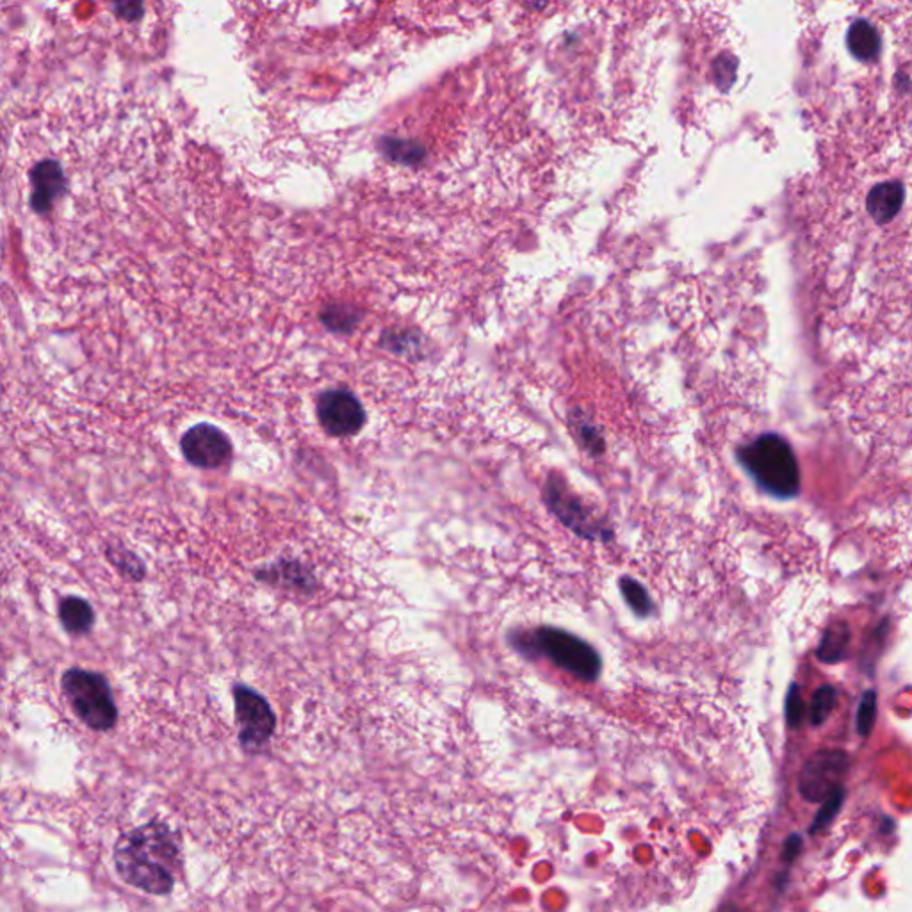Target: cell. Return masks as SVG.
Instances as JSON below:
<instances>
[{
	"mask_svg": "<svg viewBox=\"0 0 912 912\" xmlns=\"http://www.w3.org/2000/svg\"><path fill=\"white\" fill-rule=\"evenodd\" d=\"M318 419L328 435L350 437L362 430L366 412L355 394L344 389H330L318 398Z\"/></svg>",
	"mask_w": 912,
	"mask_h": 912,
	"instance_id": "52a82bcc",
	"label": "cell"
},
{
	"mask_svg": "<svg viewBox=\"0 0 912 912\" xmlns=\"http://www.w3.org/2000/svg\"><path fill=\"white\" fill-rule=\"evenodd\" d=\"M850 642H852V631L847 622H832L823 633L822 642L816 649V658L827 665L839 663L847 658Z\"/></svg>",
	"mask_w": 912,
	"mask_h": 912,
	"instance_id": "7c38bea8",
	"label": "cell"
},
{
	"mask_svg": "<svg viewBox=\"0 0 912 912\" xmlns=\"http://www.w3.org/2000/svg\"><path fill=\"white\" fill-rule=\"evenodd\" d=\"M804 715H806V706H804L802 692L797 683H791L788 693H786V702H784L786 724L790 729H798L804 720Z\"/></svg>",
	"mask_w": 912,
	"mask_h": 912,
	"instance_id": "d6986e66",
	"label": "cell"
},
{
	"mask_svg": "<svg viewBox=\"0 0 912 912\" xmlns=\"http://www.w3.org/2000/svg\"><path fill=\"white\" fill-rule=\"evenodd\" d=\"M63 692L75 715L93 731H111L118 720L111 686L106 677L84 668H70L63 676Z\"/></svg>",
	"mask_w": 912,
	"mask_h": 912,
	"instance_id": "277c9868",
	"label": "cell"
},
{
	"mask_svg": "<svg viewBox=\"0 0 912 912\" xmlns=\"http://www.w3.org/2000/svg\"><path fill=\"white\" fill-rule=\"evenodd\" d=\"M512 645L524 656L544 654L556 667L562 668L579 681L594 683L601 676L603 661L592 645L558 627H538L531 633H513Z\"/></svg>",
	"mask_w": 912,
	"mask_h": 912,
	"instance_id": "7a4b0ae2",
	"label": "cell"
},
{
	"mask_svg": "<svg viewBox=\"0 0 912 912\" xmlns=\"http://www.w3.org/2000/svg\"><path fill=\"white\" fill-rule=\"evenodd\" d=\"M65 186L63 171L52 161L41 163L33 170V196L31 202L36 211H49L57 195Z\"/></svg>",
	"mask_w": 912,
	"mask_h": 912,
	"instance_id": "30bf717a",
	"label": "cell"
},
{
	"mask_svg": "<svg viewBox=\"0 0 912 912\" xmlns=\"http://www.w3.org/2000/svg\"><path fill=\"white\" fill-rule=\"evenodd\" d=\"M847 43L848 49H850V52H852L857 59L868 61V59L879 56V33L875 31V27H872L868 22H864V20H859V22H855V24L850 27Z\"/></svg>",
	"mask_w": 912,
	"mask_h": 912,
	"instance_id": "4fadbf2b",
	"label": "cell"
},
{
	"mask_svg": "<svg viewBox=\"0 0 912 912\" xmlns=\"http://www.w3.org/2000/svg\"><path fill=\"white\" fill-rule=\"evenodd\" d=\"M179 845L166 823L150 822L127 831L114 845L116 872L148 895H168L175 884Z\"/></svg>",
	"mask_w": 912,
	"mask_h": 912,
	"instance_id": "6da1fadb",
	"label": "cell"
},
{
	"mask_svg": "<svg viewBox=\"0 0 912 912\" xmlns=\"http://www.w3.org/2000/svg\"><path fill=\"white\" fill-rule=\"evenodd\" d=\"M847 752L843 750H818L807 759L798 774V793L807 802H822L832 791L841 786L847 775Z\"/></svg>",
	"mask_w": 912,
	"mask_h": 912,
	"instance_id": "8992f818",
	"label": "cell"
},
{
	"mask_svg": "<svg viewBox=\"0 0 912 912\" xmlns=\"http://www.w3.org/2000/svg\"><path fill=\"white\" fill-rule=\"evenodd\" d=\"M59 622L70 635H86L95 624V611L81 597H65L59 603Z\"/></svg>",
	"mask_w": 912,
	"mask_h": 912,
	"instance_id": "8fae6325",
	"label": "cell"
},
{
	"mask_svg": "<svg viewBox=\"0 0 912 912\" xmlns=\"http://www.w3.org/2000/svg\"><path fill=\"white\" fill-rule=\"evenodd\" d=\"M823 804L820 807V811L816 813L815 820L811 823L809 827V834H818V832L827 829L834 818L838 816L839 811H841V806L845 802V788L843 786H838L836 790L832 791L829 797H825L822 800Z\"/></svg>",
	"mask_w": 912,
	"mask_h": 912,
	"instance_id": "2e32d148",
	"label": "cell"
},
{
	"mask_svg": "<svg viewBox=\"0 0 912 912\" xmlns=\"http://www.w3.org/2000/svg\"><path fill=\"white\" fill-rule=\"evenodd\" d=\"M836 702H838V690L832 684H823L820 688H816L811 697V704H809V713H807L811 725L820 727L825 724L836 708Z\"/></svg>",
	"mask_w": 912,
	"mask_h": 912,
	"instance_id": "5bb4252c",
	"label": "cell"
},
{
	"mask_svg": "<svg viewBox=\"0 0 912 912\" xmlns=\"http://www.w3.org/2000/svg\"><path fill=\"white\" fill-rule=\"evenodd\" d=\"M800 848H802V836L798 834H791L790 838L784 841V848H782V859L786 863H793L797 859L798 854H800Z\"/></svg>",
	"mask_w": 912,
	"mask_h": 912,
	"instance_id": "ffe728a7",
	"label": "cell"
},
{
	"mask_svg": "<svg viewBox=\"0 0 912 912\" xmlns=\"http://www.w3.org/2000/svg\"><path fill=\"white\" fill-rule=\"evenodd\" d=\"M620 592L624 595L627 606L635 611L638 617H649L651 615L652 610H654L651 595L636 579L627 578V576L620 579Z\"/></svg>",
	"mask_w": 912,
	"mask_h": 912,
	"instance_id": "9a60e30c",
	"label": "cell"
},
{
	"mask_svg": "<svg viewBox=\"0 0 912 912\" xmlns=\"http://www.w3.org/2000/svg\"><path fill=\"white\" fill-rule=\"evenodd\" d=\"M321 319H323L326 328H330L332 332L348 334L355 326L359 325L360 312L339 305V307L325 309V312L321 314Z\"/></svg>",
	"mask_w": 912,
	"mask_h": 912,
	"instance_id": "ac0fdd59",
	"label": "cell"
},
{
	"mask_svg": "<svg viewBox=\"0 0 912 912\" xmlns=\"http://www.w3.org/2000/svg\"><path fill=\"white\" fill-rule=\"evenodd\" d=\"M255 576L271 585L289 588L302 594H312L318 588L316 574L307 565L296 560H278L257 570Z\"/></svg>",
	"mask_w": 912,
	"mask_h": 912,
	"instance_id": "9c48e42d",
	"label": "cell"
},
{
	"mask_svg": "<svg viewBox=\"0 0 912 912\" xmlns=\"http://www.w3.org/2000/svg\"><path fill=\"white\" fill-rule=\"evenodd\" d=\"M743 469L759 489L779 499L795 497L800 490V469L790 444L777 433L759 435L740 449Z\"/></svg>",
	"mask_w": 912,
	"mask_h": 912,
	"instance_id": "3957f363",
	"label": "cell"
},
{
	"mask_svg": "<svg viewBox=\"0 0 912 912\" xmlns=\"http://www.w3.org/2000/svg\"><path fill=\"white\" fill-rule=\"evenodd\" d=\"M232 697L236 709V722L239 725V745L246 754H259L268 747L275 734L277 715L268 699L246 684H234Z\"/></svg>",
	"mask_w": 912,
	"mask_h": 912,
	"instance_id": "5b68a950",
	"label": "cell"
},
{
	"mask_svg": "<svg viewBox=\"0 0 912 912\" xmlns=\"http://www.w3.org/2000/svg\"><path fill=\"white\" fill-rule=\"evenodd\" d=\"M875 720H877V693L868 690V692H864L863 699L857 706L855 731L861 738H868L873 731Z\"/></svg>",
	"mask_w": 912,
	"mask_h": 912,
	"instance_id": "e0dca14e",
	"label": "cell"
},
{
	"mask_svg": "<svg viewBox=\"0 0 912 912\" xmlns=\"http://www.w3.org/2000/svg\"><path fill=\"white\" fill-rule=\"evenodd\" d=\"M189 464L202 469H218L232 458V442L211 424H196L180 440Z\"/></svg>",
	"mask_w": 912,
	"mask_h": 912,
	"instance_id": "ba28073f",
	"label": "cell"
}]
</instances>
